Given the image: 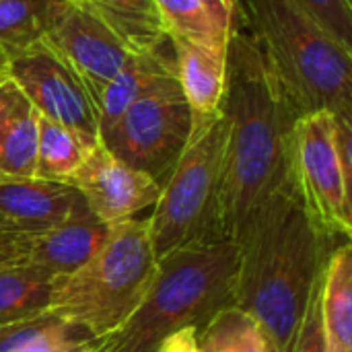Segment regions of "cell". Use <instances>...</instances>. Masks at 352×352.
Wrapping results in <instances>:
<instances>
[{"label": "cell", "instance_id": "6da1fadb", "mask_svg": "<svg viewBox=\"0 0 352 352\" xmlns=\"http://www.w3.org/2000/svg\"><path fill=\"white\" fill-rule=\"evenodd\" d=\"M227 142L221 173L223 237L235 241L245 221L272 196L295 190L299 113L260 43L241 29L227 43L223 99Z\"/></svg>", "mask_w": 352, "mask_h": 352}, {"label": "cell", "instance_id": "7a4b0ae2", "mask_svg": "<svg viewBox=\"0 0 352 352\" xmlns=\"http://www.w3.org/2000/svg\"><path fill=\"white\" fill-rule=\"evenodd\" d=\"M233 243L239 254L235 305L258 322L268 352H293L311 295L338 241L291 190L266 200Z\"/></svg>", "mask_w": 352, "mask_h": 352}, {"label": "cell", "instance_id": "3957f363", "mask_svg": "<svg viewBox=\"0 0 352 352\" xmlns=\"http://www.w3.org/2000/svg\"><path fill=\"white\" fill-rule=\"evenodd\" d=\"M237 256V245L223 239L159 258L144 299L113 334L97 340L99 352H163L177 332H200L235 303Z\"/></svg>", "mask_w": 352, "mask_h": 352}, {"label": "cell", "instance_id": "277c9868", "mask_svg": "<svg viewBox=\"0 0 352 352\" xmlns=\"http://www.w3.org/2000/svg\"><path fill=\"white\" fill-rule=\"evenodd\" d=\"M299 118L330 111L352 118V50L301 0H237Z\"/></svg>", "mask_w": 352, "mask_h": 352}, {"label": "cell", "instance_id": "5b68a950", "mask_svg": "<svg viewBox=\"0 0 352 352\" xmlns=\"http://www.w3.org/2000/svg\"><path fill=\"white\" fill-rule=\"evenodd\" d=\"M148 221H122L76 272L56 278L47 314L89 338L113 334L140 305L157 270Z\"/></svg>", "mask_w": 352, "mask_h": 352}, {"label": "cell", "instance_id": "8992f818", "mask_svg": "<svg viewBox=\"0 0 352 352\" xmlns=\"http://www.w3.org/2000/svg\"><path fill=\"white\" fill-rule=\"evenodd\" d=\"M225 142V111L194 118L190 140L175 167L161 184V196L153 206V214L146 219L157 258L175 250L225 239L221 223Z\"/></svg>", "mask_w": 352, "mask_h": 352}, {"label": "cell", "instance_id": "52a82bcc", "mask_svg": "<svg viewBox=\"0 0 352 352\" xmlns=\"http://www.w3.org/2000/svg\"><path fill=\"white\" fill-rule=\"evenodd\" d=\"M192 126V109L173 74L140 95L99 142L120 161L163 184L182 157Z\"/></svg>", "mask_w": 352, "mask_h": 352}, {"label": "cell", "instance_id": "ba28073f", "mask_svg": "<svg viewBox=\"0 0 352 352\" xmlns=\"http://www.w3.org/2000/svg\"><path fill=\"white\" fill-rule=\"evenodd\" d=\"M334 113L318 111L295 126V190L311 219L334 239L351 241V182L334 148Z\"/></svg>", "mask_w": 352, "mask_h": 352}, {"label": "cell", "instance_id": "9c48e42d", "mask_svg": "<svg viewBox=\"0 0 352 352\" xmlns=\"http://www.w3.org/2000/svg\"><path fill=\"white\" fill-rule=\"evenodd\" d=\"M8 80L41 118L99 142V120L91 97L43 43L8 58Z\"/></svg>", "mask_w": 352, "mask_h": 352}, {"label": "cell", "instance_id": "30bf717a", "mask_svg": "<svg viewBox=\"0 0 352 352\" xmlns=\"http://www.w3.org/2000/svg\"><path fill=\"white\" fill-rule=\"evenodd\" d=\"M41 43L78 78L95 109L107 85L132 56L111 31L72 0Z\"/></svg>", "mask_w": 352, "mask_h": 352}, {"label": "cell", "instance_id": "8fae6325", "mask_svg": "<svg viewBox=\"0 0 352 352\" xmlns=\"http://www.w3.org/2000/svg\"><path fill=\"white\" fill-rule=\"evenodd\" d=\"M68 184L105 225L134 219L140 210L155 206L161 196L159 182L113 157L101 142L93 146Z\"/></svg>", "mask_w": 352, "mask_h": 352}, {"label": "cell", "instance_id": "7c38bea8", "mask_svg": "<svg viewBox=\"0 0 352 352\" xmlns=\"http://www.w3.org/2000/svg\"><path fill=\"white\" fill-rule=\"evenodd\" d=\"M82 204L70 184L0 175V233L37 235L66 221Z\"/></svg>", "mask_w": 352, "mask_h": 352}, {"label": "cell", "instance_id": "4fadbf2b", "mask_svg": "<svg viewBox=\"0 0 352 352\" xmlns=\"http://www.w3.org/2000/svg\"><path fill=\"white\" fill-rule=\"evenodd\" d=\"M107 231L109 225L82 204L60 225L25 237L21 266H29L52 280L68 276L93 258Z\"/></svg>", "mask_w": 352, "mask_h": 352}, {"label": "cell", "instance_id": "5bb4252c", "mask_svg": "<svg viewBox=\"0 0 352 352\" xmlns=\"http://www.w3.org/2000/svg\"><path fill=\"white\" fill-rule=\"evenodd\" d=\"M175 52V70L182 93L194 118L223 111L227 89V50L206 47L188 39L169 37Z\"/></svg>", "mask_w": 352, "mask_h": 352}, {"label": "cell", "instance_id": "9a60e30c", "mask_svg": "<svg viewBox=\"0 0 352 352\" xmlns=\"http://www.w3.org/2000/svg\"><path fill=\"white\" fill-rule=\"evenodd\" d=\"M111 31L130 54L161 50L167 31L155 0H72Z\"/></svg>", "mask_w": 352, "mask_h": 352}, {"label": "cell", "instance_id": "2e32d148", "mask_svg": "<svg viewBox=\"0 0 352 352\" xmlns=\"http://www.w3.org/2000/svg\"><path fill=\"white\" fill-rule=\"evenodd\" d=\"M322 334L326 352H352V248L338 243L322 278Z\"/></svg>", "mask_w": 352, "mask_h": 352}, {"label": "cell", "instance_id": "e0dca14e", "mask_svg": "<svg viewBox=\"0 0 352 352\" xmlns=\"http://www.w3.org/2000/svg\"><path fill=\"white\" fill-rule=\"evenodd\" d=\"M173 74H177L175 60L161 54V50L148 54H132L97 101L99 136L111 128L140 95H144L159 80Z\"/></svg>", "mask_w": 352, "mask_h": 352}, {"label": "cell", "instance_id": "ac0fdd59", "mask_svg": "<svg viewBox=\"0 0 352 352\" xmlns=\"http://www.w3.org/2000/svg\"><path fill=\"white\" fill-rule=\"evenodd\" d=\"M39 113L14 87L0 113V175L35 177Z\"/></svg>", "mask_w": 352, "mask_h": 352}, {"label": "cell", "instance_id": "d6986e66", "mask_svg": "<svg viewBox=\"0 0 352 352\" xmlns=\"http://www.w3.org/2000/svg\"><path fill=\"white\" fill-rule=\"evenodd\" d=\"M70 0H0V52L12 58L37 43Z\"/></svg>", "mask_w": 352, "mask_h": 352}, {"label": "cell", "instance_id": "ffe728a7", "mask_svg": "<svg viewBox=\"0 0 352 352\" xmlns=\"http://www.w3.org/2000/svg\"><path fill=\"white\" fill-rule=\"evenodd\" d=\"M95 144L99 142H93L70 128L39 116L35 177L68 184Z\"/></svg>", "mask_w": 352, "mask_h": 352}, {"label": "cell", "instance_id": "44dd1931", "mask_svg": "<svg viewBox=\"0 0 352 352\" xmlns=\"http://www.w3.org/2000/svg\"><path fill=\"white\" fill-rule=\"evenodd\" d=\"M54 280L29 266L0 268V324L47 311Z\"/></svg>", "mask_w": 352, "mask_h": 352}, {"label": "cell", "instance_id": "7402d4cb", "mask_svg": "<svg viewBox=\"0 0 352 352\" xmlns=\"http://www.w3.org/2000/svg\"><path fill=\"white\" fill-rule=\"evenodd\" d=\"M198 342L204 352H268L258 322L235 303L208 320L198 332Z\"/></svg>", "mask_w": 352, "mask_h": 352}, {"label": "cell", "instance_id": "603a6c76", "mask_svg": "<svg viewBox=\"0 0 352 352\" xmlns=\"http://www.w3.org/2000/svg\"><path fill=\"white\" fill-rule=\"evenodd\" d=\"M161 12L167 39L179 37L206 47L227 50L229 37L198 0H155Z\"/></svg>", "mask_w": 352, "mask_h": 352}, {"label": "cell", "instance_id": "cb8c5ba5", "mask_svg": "<svg viewBox=\"0 0 352 352\" xmlns=\"http://www.w3.org/2000/svg\"><path fill=\"white\" fill-rule=\"evenodd\" d=\"M58 324H64V322H60L58 318H54L47 311L33 316V318L19 320V322L0 324V352L23 351L25 346H29L31 342L41 338L45 332H50Z\"/></svg>", "mask_w": 352, "mask_h": 352}, {"label": "cell", "instance_id": "d4e9b609", "mask_svg": "<svg viewBox=\"0 0 352 352\" xmlns=\"http://www.w3.org/2000/svg\"><path fill=\"white\" fill-rule=\"evenodd\" d=\"M314 16L349 50H352L351 0H301Z\"/></svg>", "mask_w": 352, "mask_h": 352}, {"label": "cell", "instance_id": "484cf974", "mask_svg": "<svg viewBox=\"0 0 352 352\" xmlns=\"http://www.w3.org/2000/svg\"><path fill=\"white\" fill-rule=\"evenodd\" d=\"M19 352H99V342L66 324H58Z\"/></svg>", "mask_w": 352, "mask_h": 352}, {"label": "cell", "instance_id": "4316f807", "mask_svg": "<svg viewBox=\"0 0 352 352\" xmlns=\"http://www.w3.org/2000/svg\"><path fill=\"white\" fill-rule=\"evenodd\" d=\"M320 299H322V280L318 283V287H316V291L311 295V301H309V307L305 311L303 324L299 328L293 352H326V349H324V334H322Z\"/></svg>", "mask_w": 352, "mask_h": 352}, {"label": "cell", "instance_id": "83f0119b", "mask_svg": "<svg viewBox=\"0 0 352 352\" xmlns=\"http://www.w3.org/2000/svg\"><path fill=\"white\" fill-rule=\"evenodd\" d=\"M334 148L346 179L352 184V118L334 116Z\"/></svg>", "mask_w": 352, "mask_h": 352}, {"label": "cell", "instance_id": "f1b7e54d", "mask_svg": "<svg viewBox=\"0 0 352 352\" xmlns=\"http://www.w3.org/2000/svg\"><path fill=\"white\" fill-rule=\"evenodd\" d=\"M206 12L212 16V21L227 33L233 35L235 31H239V23L237 19L241 16V6L237 0H198Z\"/></svg>", "mask_w": 352, "mask_h": 352}, {"label": "cell", "instance_id": "f546056e", "mask_svg": "<svg viewBox=\"0 0 352 352\" xmlns=\"http://www.w3.org/2000/svg\"><path fill=\"white\" fill-rule=\"evenodd\" d=\"M23 241H25V237H21V235L0 233V268H4V266H21Z\"/></svg>", "mask_w": 352, "mask_h": 352}, {"label": "cell", "instance_id": "4dcf8cb0", "mask_svg": "<svg viewBox=\"0 0 352 352\" xmlns=\"http://www.w3.org/2000/svg\"><path fill=\"white\" fill-rule=\"evenodd\" d=\"M163 352H204L200 349V342H198V330L196 328H188V330L177 332L165 344Z\"/></svg>", "mask_w": 352, "mask_h": 352}, {"label": "cell", "instance_id": "1f68e13d", "mask_svg": "<svg viewBox=\"0 0 352 352\" xmlns=\"http://www.w3.org/2000/svg\"><path fill=\"white\" fill-rule=\"evenodd\" d=\"M12 89H14V85H12L8 78L0 82V113H2V107L6 105V101H8V97H10Z\"/></svg>", "mask_w": 352, "mask_h": 352}, {"label": "cell", "instance_id": "d6a6232c", "mask_svg": "<svg viewBox=\"0 0 352 352\" xmlns=\"http://www.w3.org/2000/svg\"><path fill=\"white\" fill-rule=\"evenodd\" d=\"M8 78V58L0 52V82Z\"/></svg>", "mask_w": 352, "mask_h": 352}]
</instances>
